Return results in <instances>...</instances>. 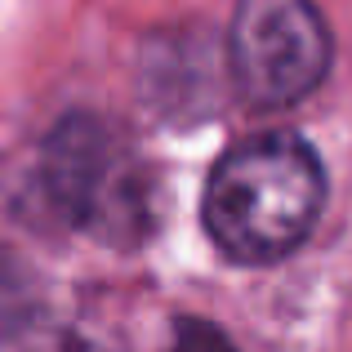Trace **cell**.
Returning <instances> with one entry per match:
<instances>
[{"instance_id":"cell-1","label":"cell","mask_w":352,"mask_h":352,"mask_svg":"<svg viewBox=\"0 0 352 352\" xmlns=\"http://www.w3.org/2000/svg\"><path fill=\"white\" fill-rule=\"evenodd\" d=\"M326 206V170L294 134H258L214 161L201 223L232 263L263 267L294 254Z\"/></svg>"},{"instance_id":"cell-2","label":"cell","mask_w":352,"mask_h":352,"mask_svg":"<svg viewBox=\"0 0 352 352\" xmlns=\"http://www.w3.org/2000/svg\"><path fill=\"white\" fill-rule=\"evenodd\" d=\"M41 197L63 223L98 241L134 245L152 232L143 161L107 120L76 112L63 116L41 147Z\"/></svg>"},{"instance_id":"cell-3","label":"cell","mask_w":352,"mask_h":352,"mask_svg":"<svg viewBox=\"0 0 352 352\" xmlns=\"http://www.w3.org/2000/svg\"><path fill=\"white\" fill-rule=\"evenodd\" d=\"M228 67L241 103L258 112L303 103L330 72L326 18L312 0H236Z\"/></svg>"}]
</instances>
